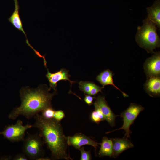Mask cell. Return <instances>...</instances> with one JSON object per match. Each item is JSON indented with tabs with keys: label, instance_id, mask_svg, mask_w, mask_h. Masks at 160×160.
Returning <instances> with one entry per match:
<instances>
[{
	"label": "cell",
	"instance_id": "obj_1",
	"mask_svg": "<svg viewBox=\"0 0 160 160\" xmlns=\"http://www.w3.org/2000/svg\"><path fill=\"white\" fill-rule=\"evenodd\" d=\"M51 89L45 85H40L34 89L27 86L22 88L20 91L21 103L13 108L8 118L14 120L23 116L30 119L46 108L52 107V100L56 91L51 93Z\"/></svg>",
	"mask_w": 160,
	"mask_h": 160
},
{
	"label": "cell",
	"instance_id": "obj_2",
	"mask_svg": "<svg viewBox=\"0 0 160 160\" xmlns=\"http://www.w3.org/2000/svg\"><path fill=\"white\" fill-rule=\"evenodd\" d=\"M34 117L32 127L37 129L39 134L43 139L51 153L53 160H73L67 152L68 145L60 121L53 118L47 119L38 113Z\"/></svg>",
	"mask_w": 160,
	"mask_h": 160
},
{
	"label": "cell",
	"instance_id": "obj_3",
	"mask_svg": "<svg viewBox=\"0 0 160 160\" xmlns=\"http://www.w3.org/2000/svg\"><path fill=\"white\" fill-rule=\"evenodd\" d=\"M141 26L137 27L136 41L148 52L154 53V49L160 46V39L157 33L156 26L147 18L144 20Z\"/></svg>",
	"mask_w": 160,
	"mask_h": 160
},
{
	"label": "cell",
	"instance_id": "obj_4",
	"mask_svg": "<svg viewBox=\"0 0 160 160\" xmlns=\"http://www.w3.org/2000/svg\"><path fill=\"white\" fill-rule=\"evenodd\" d=\"M22 146V151L30 160H37L39 158L44 156L45 152L43 148L44 144L42 137L39 133H27L25 138Z\"/></svg>",
	"mask_w": 160,
	"mask_h": 160
},
{
	"label": "cell",
	"instance_id": "obj_5",
	"mask_svg": "<svg viewBox=\"0 0 160 160\" xmlns=\"http://www.w3.org/2000/svg\"><path fill=\"white\" fill-rule=\"evenodd\" d=\"M32 127V124L28 123L23 125L22 121L18 119L15 124L6 125L3 130L0 132V135L12 143L23 141L25 138V132Z\"/></svg>",
	"mask_w": 160,
	"mask_h": 160
},
{
	"label": "cell",
	"instance_id": "obj_6",
	"mask_svg": "<svg viewBox=\"0 0 160 160\" xmlns=\"http://www.w3.org/2000/svg\"><path fill=\"white\" fill-rule=\"evenodd\" d=\"M144 109V108L140 105L131 103L129 106L121 114L123 121V124L122 127L108 133L123 129L125 132V137L127 138L130 137V134L131 133L129 129L130 126L133 124L140 113Z\"/></svg>",
	"mask_w": 160,
	"mask_h": 160
},
{
	"label": "cell",
	"instance_id": "obj_7",
	"mask_svg": "<svg viewBox=\"0 0 160 160\" xmlns=\"http://www.w3.org/2000/svg\"><path fill=\"white\" fill-rule=\"evenodd\" d=\"M66 139L68 145L72 146L78 150H79L83 145H89L93 147L96 151L97 147L100 144L81 133L76 134L73 136L66 137Z\"/></svg>",
	"mask_w": 160,
	"mask_h": 160
},
{
	"label": "cell",
	"instance_id": "obj_8",
	"mask_svg": "<svg viewBox=\"0 0 160 160\" xmlns=\"http://www.w3.org/2000/svg\"><path fill=\"white\" fill-rule=\"evenodd\" d=\"M145 71L148 76H159L160 74V52L155 53L146 60L144 65Z\"/></svg>",
	"mask_w": 160,
	"mask_h": 160
},
{
	"label": "cell",
	"instance_id": "obj_9",
	"mask_svg": "<svg viewBox=\"0 0 160 160\" xmlns=\"http://www.w3.org/2000/svg\"><path fill=\"white\" fill-rule=\"evenodd\" d=\"M47 72L46 76L49 82V88L51 89H52L56 90L57 84L61 80L68 81L71 86L75 82L70 80L69 77L71 76L68 74V71L66 69L62 68L59 71L53 73H50L47 68Z\"/></svg>",
	"mask_w": 160,
	"mask_h": 160
},
{
	"label": "cell",
	"instance_id": "obj_10",
	"mask_svg": "<svg viewBox=\"0 0 160 160\" xmlns=\"http://www.w3.org/2000/svg\"><path fill=\"white\" fill-rule=\"evenodd\" d=\"M94 103L96 104L103 114L105 120L112 127L115 124L116 116L113 113L108 105L104 97L98 96L95 98Z\"/></svg>",
	"mask_w": 160,
	"mask_h": 160
},
{
	"label": "cell",
	"instance_id": "obj_11",
	"mask_svg": "<svg viewBox=\"0 0 160 160\" xmlns=\"http://www.w3.org/2000/svg\"><path fill=\"white\" fill-rule=\"evenodd\" d=\"M111 139L113 143V152L111 157L116 158L125 150L134 146L133 144L127 137L114 138Z\"/></svg>",
	"mask_w": 160,
	"mask_h": 160
},
{
	"label": "cell",
	"instance_id": "obj_12",
	"mask_svg": "<svg viewBox=\"0 0 160 160\" xmlns=\"http://www.w3.org/2000/svg\"><path fill=\"white\" fill-rule=\"evenodd\" d=\"M113 74L112 72L109 69H106L100 73L96 78V79L103 86V88L105 86L107 85H112L116 89L120 91L124 97H127L128 95L121 91L114 84L113 79Z\"/></svg>",
	"mask_w": 160,
	"mask_h": 160
},
{
	"label": "cell",
	"instance_id": "obj_13",
	"mask_svg": "<svg viewBox=\"0 0 160 160\" xmlns=\"http://www.w3.org/2000/svg\"><path fill=\"white\" fill-rule=\"evenodd\" d=\"M148 13L147 17L154 23L157 27L160 28V1L156 0L153 4L147 8Z\"/></svg>",
	"mask_w": 160,
	"mask_h": 160
},
{
	"label": "cell",
	"instance_id": "obj_14",
	"mask_svg": "<svg viewBox=\"0 0 160 160\" xmlns=\"http://www.w3.org/2000/svg\"><path fill=\"white\" fill-rule=\"evenodd\" d=\"M145 85L147 92L151 96L159 95L160 93V79L159 76L149 77Z\"/></svg>",
	"mask_w": 160,
	"mask_h": 160
},
{
	"label": "cell",
	"instance_id": "obj_15",
	"mask_svg": "<svg viewBox=\"0 0 160 160\" xmlns=\"http://www.w3.org/2000/svg\"><path fill=\"white\" fill-rule=\"evenodd\" d=\"M15 5V10L12 15L8 19V21L18 30L22 31L25 37L26 33L23 28V24L19 15V5L18 0H13Z\"/></svg>",
	"mask_w": 160,
	"mask_h": 160
},
{
	"label": "cell",
	"instance_id": "obj_16",
	"mask_svg": "<svg viewBox=\"0 0 160 160\" xmlns=\"http://www.w3.org/2000/svg\"><path fill=\"white\" fill-rule=\"evenodd\" d=\"M99 152L100 157L105 156H112L113 152V143L111 139H109L107 137H103Z\"/></svg>",
	"mask_w": 160,
	"mask_h": 160
},
{
	"label": "cell",
	"instance_id": "obj_17",
	"mask_svg": "<svg viewBox=\"0 0 160 160\" xmlns=\"http://www.w3.org/2000/svg\"><path fill=\"white\" fill-rule=\"evenodd\" d=\"M95 110L93 111L91 114L90 118L93 122L99 123L101 121L105 120L104 116L97 105L94 103Z\"/></svg>",
	"mask_w": 160,
	"mask_h": 160
},
{
	"label": "cell",
	"instance_id": "obj_18",
	"mask_svg": "<svg viewBox=\"0 0 160 160\" xmlns=\"http://www.w3.org/2000/svg\"><path fill=\"white\" fill-rule=\"evenodd\" d=\"M93 82L81 81L79 83L80 90L83 91L85 94L88 95L92 88Z\"/></svg>",
	"mask_w": 160,
	"mask_h": 160
},
{
	"label": "cell",
	"instance_id": "obj_19",
	"mask_svg": "<svg viewBox=\"0 0 160 160\" xmlns=\"http://www.w3.org/2000/svg\"><path fill=\"white\" fill-rule=\"evenodd\" d=\"M55 110L52 107L46 108L41 112V115L44 118L47 119L53 118Z\"/></svg>",
	"mask_w": 160,
	"mask_h": 160
},
{
	"label": "cell",
	"instance_id": "obj_20",
	"mask_svg": "<svg viewBox=\"0 0 160 160\" xmlns=\"http://www.w3.org/2000/svg\"><path fill=\"white\" fill-rule=\"evenodd\" d=\"M81 153V160H90L91 157L90 152L86 151L84 147H81L79 149Z\"/></svg>",
	"mask_w": 160,
	"mask_h": 160
},
{
	"label": "cell",
	"instance_id": "obj_21",
	"mask_svg": "<svg viewBox=\"0 0 160 160\" xmlns=\"http://www.w3.org/2000/svg\"><path fill=\"white\" fill-rule=\"evenodd\" d=\"M102 87L97 85L94 83H93L92 88L88 95L94 96L99 92H102Z\"/></svg>",
	"mask_w": 160,
	"mask_h": 160
},
{
	"label": "cell",
	"instance_id": "obj_22",
	"mask_svg": "<svg viewBox=\"0 0 160 160\" xmlns=\"http://www.w3.org/2000/svg\"><path fill=\"white\" fill-rule=\"evenodd\" d=\"M65 116V113L63 111H55L53 118L57 121H60Z\"/></svg>",
	"mask_w": 160,
	"mask_h": 160
},
{
	"label": "cell",
	"instance_id": "obj_23",
	"mask_svg": "<svg viewBox=\"0 0 160 160\" xmlns=\"http://www.w3.org/2000/svg\"><path fill=\"white\" fill-rule=\"evenodd\" d=\"M94 99H95V98L91 95H85L84 100L87 104L90 105L93 104V101Z\"/></svg>",
	"mask_w": 160,
	"mask_h": 160
},
{
	"label": "cell",
	"instance_id": "obj_24",
	"mask_svg": "<svg viewBox=\"0 0 160 160\" xmlns=\"http://www.w3.org/2000/svg\"><path fill=\"white\" fill-rule=\"evenodd\" d=\"M28 158L23 153L18 154L15 155L12 159L13 160H28Z\"/></svg>",
	"mask_w": 160,
	"mask_h": 160
},
{
	"label": "cell",
	"instance_id": "obj_25",
	"mask_svg": "<svg viewBox=\"0 0 160 160\" xmlns=\"http://www.w3.org/2000/svg\"><path fill=\"white\" fill-rule=\"evenodd\" d=\"M12 159V156L11 155H4L0 157V160H10Z\"/></svg>",
	"mask_w": 160,
	"mask_h": 160
},
{
	"label": "cell",
	"instance_id": "obj_26",
	"mask_svg": "<svg viewBox=\"0 0 160 160\" xmlns=\"http://www.w3.org/2000/svg\"><path fill=\"white\" fill-rule=\"evenodd\" d=\"M51 159L48 157H45L44 156L41 157L39 158L37 160H49Z\"/></svg>",
	"mask_w": 160,
	"mask_h": 160
}]
</instances>
